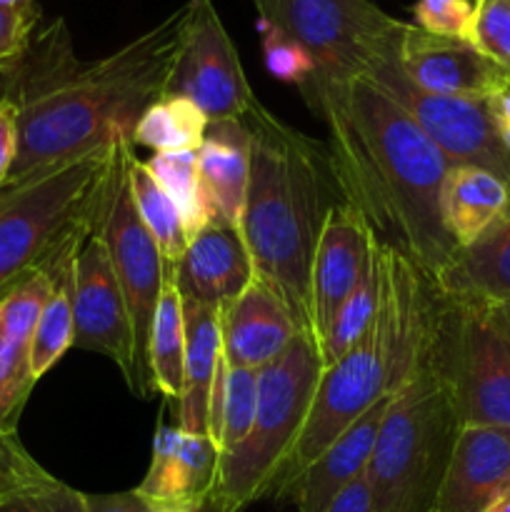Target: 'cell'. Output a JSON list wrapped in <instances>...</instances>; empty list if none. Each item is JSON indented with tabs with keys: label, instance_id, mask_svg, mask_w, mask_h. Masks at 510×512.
I'll use <instances>...</instances> for the list:
<instances>
[{
	"label": "cell",
	"instance_id": "cell-8",
	"mask_svg": "<svg viewBox=\"0 0 510 512\" xmlns=\"http://www.w3.org/2000/svg\"><path fill=\"white\" fill-rule=\"evenodd\" d=\"M433 358L460 423L510 428V348L485 305L435 293Z\"/></svg>",
	"mask_w": 510,
	"mask_h": 512
},
{
	"label": "cell",
	"instance_id": "cell-5",
	"mask_svg": "<svg viewBox=\"0 0 510 512\" xmlns=\"http://www.w3.org/2000/svg\"><path fill=\"white\" fill-rule=\"evenodd\" d=\"M128 135L0 188V293L78 255L98 233Z\"/></svg>",
	"mask_w": 510,
	"mask_h": 512
},
{
	"label": "cell",
	"instance_id": "cell-40",
	"mask_svg": "<svg viewBox=\"0 0 510 512\" xmlns=\"http://www.w3.org/2000/svg\"><path fill=\"white\" fill-rule=\"evenodd\" d=\"M88 512H153L138 495L110 493V495H88Z\"/></svg>",
	"mask_w": 510,
	"mask_h": 512
},
{
	"label": "cell",
	"instance_id": "cell-42",
	"mask_svg": "<svg viewBox=\"0 0 510 512\" xmlns=\"http://www.w3.org/2000/svg\"><path fill=\"white\" fill-rule=\"evenodd\" d=\"M485 310H488L490 323L495 325V330L503 335V340L508 343V348H510V303L485 305Z\"/></svg>",
	"mask_w": 510,
	"mask_h": 512
},
{
	"label": "cell",
	"instance_id": "cell-19",
	"mask_svg": "<svg viewBox=\"0 0 510 512\" xmlns=\"http://www.w3.org/2000/svg\"><path fill=\"white\" fill-rule=\"evenodd\" d=\"M170 270L180 298L215 308L238 298L255 280L243 233L238 225L218 218L190 238L183 258L170 265Z\"/></svg>",
	"mask_w": 510,
	"mask_h": 512
},
{
	"label": "cell",
	"instance_id": "cell-4",
	"mask_svg": "<svg viewBox=\"0 0 510 512\" xmlns=\"http://www.w3.org/2000/svg\"><path fill=\"white\" fill-rule=\"evenodd\" d=\"M380 300L363 338L323 368L303 430L275 478L288 488L375 403L395 395L423 360L433 335L435 290L410 260L378 243Z\"/></svg>",
	"mask_w": 510,
	"mask_h": 512
},
{
	"label": "cell",
	"instance_id": "cell-18",
	"mask_svg": "<svg viewBox=\"0 0 510 512\" xmlns=\"http://www.w3.org/2000/svg\"><path fill=\"white\" fill-rule=\"evenodd\" d=\"M510 495V428L463 425L435 512H490Z\"/></svg>",
	"mask_w": 510,
	"mask_h": 512
},
{
	"label": "cell",
	"instance_id": "cell-31",
	"mask_svg": "<svg viewBox=\"0 0 510 512\" xmlns=\"http://www.w3.org/2000/svg\"><path fill=\"white\" fill-rule=\"evenodd\" d=\"M155 183L165 190L175 208L183 215L188 238L198 235L213 220L208 198L198 173V150H178V153H153L143 160Z\"/></svg>",
	"mask_w": 510,
	"mask_h": 512
},
{
	"label": "cell",
	"instance_id": "cell-41",
	"mask_svg": "<svg viewBox=\"0 0 510 512\" xmlns=\"http://www.w3.org/2000/svg\"><path fill=\"white\" fill-rule=\"evenodd\" d=\"M325 512H373V503H370V488L368 480L358 478L355 483H350L338 498L330 503V508Z\"/></svg>",
	"mask_w": 510,
	"mask_h": 512
},
{
	"label": "cell",
	"instance_id": "cell-27",
	"mask_svg": "<svg viewBox=\"0 0 510 512\" xmlns=\"http://www.w3.org/2000/svg\"><path fill=\"white\" fill-rule=\"evenodd\" d=\"M78 255L60 260L53 270V288L43 305L33 340H30V370L33 378H45V373L60 363L65 353L73 348L75 320H73V265Z\"/></svg>",
	"mask_w": 510,
	"mask_h": 512
},
{
	"label": "cell",
	"instance_id": "cell-36",
	"mask_svg": "<svg viewBox=\"0 0 510 512\" xmlns=\"http://www.w3.org/2000/svg\"><path fill=\"white\" fill-rule=\"evenodd\" d=\"M263 58L265 68L273 78L283 83H293L298 88L308 85L315 75V63L298 43L275 30L263 28Z\"/></svg>",
	"mask_w": 510,
	"mask_h": 512
},
{
	"label": "cell",
	"instance_id": "cell-35",
	"mask_svg": "<svg viewBox=\"0 0 510 512\" xmlns=\"http://www.w3.org/2000/svg\"><path fill=\"white\" fill-rule=\"evenodd\" d=\"M40 23L38 3L0 5V75L18 65Z\"/></svg>",
	"mask_w": 510,
	"mask_h": 512
},
{
	"label": "cell",
	"instance_id": "cell-23",
	"mask_svg": "<svg viewBox=\"0 0 510 512\" xmlns=\"http://www.w3.org/2000/svg\"><path fill=\"white\" fill-rule=\"evenodd\" d=\"M185 360L183 393L178 405V428L185 433L210 438V400L218 378L220 353V308L183 300Z\"/></svg>",
	"mask_w": 510,
	"mask_h": 512
},
{
	"label": "cell",
	"instance_id": "cell-22",
	"mask_svg": "<svg viewBox=\"0 0 510 512\" xmlns=\"http://www.w3.org/2000/svg\"><path fill=\"white\" fill-rule=\"evenodd\" d=\"M430 285L438 295L460 303H510V203L483 235L455 248Z\"/></svg>",
	"mask_w": 510,
	"mask_h": 512
},
{
	"label": "cell",
	"instance_id": "cell-1",
	"mask_svg": "<svg viewBox=\"0 0 510 512\" xmlns=\"http://www.w3.org/2000/svg\"><path fill=\"white\" fill-rule=\"evenodd\" d=\"M193 0L98 60H80L63 18L35 30L15 68L0 75V100L18 113V158L8 180L133 135L163 98L183 48Z\"/></svg>",
	"mask_w": 510,
	"mask_h": 512
},
{
	"label": "cell",
	"instance_id": "cell-25",
	"mask_svg": "<svg viewBox=\"0 0 510 512\" xmlns=\"http://www.w3.org/2000/svg\"><path fill=\"white\" fill-rule=\"evenodd\" d=\"M510 203V185L475 165H453L440 193L445 230L458 248L483 235Z\"/></svg>",
	"mask_w": 510,
	"mask_h": 512
},
{
	"label": "cell",
	"instance_id": "cell-29",
	"mask_svg": "<svg viewBox=\"0 0 510 512\" xmlns=\"http://www.w3.org/2000/svg\"><path fill=\"white\" fill-rule=\"evenodd\" d=\"M260 370L230 368L220 363L210 400V440L218 445L220 455L233 450L248 435L258 405Z\"/></svg>",
	"mask_w": 510,
	"mask_h": 512
},
{
	"label": "cell",
	"instance_id": "cell-28",
	"mask_svg": "<svg viewBox=\"0 0 510 512\" xmlns=\"http://www.w3.org/2000/svg\"><path fill=\"white\" fill-rule=\"evenodd\" d=\"M208 130V118L203 110L180 95H163L145 108L135 123L130 143L143 145L155 153H178V150H198Z\"/></svg>",
	"mask_w": 510,
	"mask_h": 512
},
{
	"label": "cell",
	"instance_id": "cell-43",
	"mask_svg": "<svg viewBox=\"0 0 510 512\" xmlns=\"http://www.w3.org/2000/svg\"><path fill=\"white\" fill-rule=\"evenodd\" d=\"M490 512H510V495L505 500H500V503L495 505V508L490 510Z\"/></svg>",
	"mask_w": 510,
	"mask_h": 512
},
{
	"label": "cell",
	"instance_id": "cell-37",
	"mask_svg": "<svg viewBox=\"0 0 510 512\" xmlns=\"http://www.w3.org/2000/svg\"><path fill=\"white\" fill-rule=\"evenodd\" d=\"M413 18V25H418L425 33L468 40L473 3L470 0H415Z\"/></svg>",
	"mask_w": 510,
	"mask_h": 512
},
{
	"label": "cell",
	"instance_id": "cell-45",
	"mask_svg": "<svg viewBox=\"0 0 510 512\" xmlns=\"http://www.w3.org/2000/svg\"><path fill=\"white\" fill-rule=\"evenodd\" d=\"M203 512H208V510H203Z\"/></svg>",
	"mask_w": 510,
	"mask_h": 512
},
{
	"label": "cell",
	"instance_id": "cell-13",
	"mask_svg": "<svg viewBox=\"0 0 510 512\" xmlns=\"http://www.w3.org/2000/svg\"><path fill=\"white\" fill-rule=\"evenodd\" d=\"M73 345L113 360L128 388L135 383V340L128 303L118 283L108 248L98 233L90 235L73 265Z\"/></svg>",
	"mask_w": 510,
	"mask_h": 512
},
{
	"label": "cell",
	"instance_id": "cell-34",
	"mask_svg": "<svg viewBox=\"0 0 510 512\" xmlns=\"http://www.w3.org/2000/svg\"><path fill=\"white\" fill-rule=\"evenodd\" d=\"M48 478L50 473L25 450L18 433H0V510L15 495Z\"/></svg>",
	"mask_w": 510,
	"mask_h": 512
},
{
	"label": "cell",
	"instance_id": "cell-9",
	"mask_svg": "<svg viewBox=\"0 0 510 512\" xmlns=\"http://www.w3.org/2000/svg\"><path fill=\"white\" fill-rule=\"evenodd\" d=\"M260 28L298 43L313 58V80L360 78L403 30L370 0H253Z\"/></svg>",
	"mask_w": 510,
	"mask_h": 512
},
{
	"label": "cell",
	"instance_id": "cell-16",
	"mask_svg": "<svg viewBox=\"0 0 510 512\" xmlns=\"http://www.w3.org/2000/svg\"><path fill=\"white\" fill-rule=\"evenodd\" d=\"M373 245L375 238L365 220L340 200L325 218L310 273V318L318 348L368 268Z\"/></svg>",
	"mask_w": 510,
	"mask_h": 512
},
{
	"label": "cell",
	"instance_id": "cell-21",
	"mask_svg": "<svg viewBox=\"0 0 510 512\" xmlns=\"http://www.w3.org/2000/svg\"><path fill=\"white\" fill-rule=\"evenodd\" d=\"M395 395L375 403L368 413L360 415L333 445L318 455L293 483L275 495V500H290L300 512H325L335 498L363 478L368 460L378 440L380 423Z\"/></svg>",
	"mask_w": 510,
	"mask_h": 512
},
{
	"label": "cell",
	"instance_id": "cell-6",
	"mask_svg": "<svg viewBox=\"0 0 510 512\" xmlns=\"http://www.w3.org/2000/svg\"><path fill=\"white\" fill-rule=\"evenodd\" d=\"M460 415L433 358V335L408 383L395 393L365 468L373 512H435Z\"/></svg>",
	"mask_w": 510,
	"mask_h": 512
},
{
	"label": "cell",
	"instance_id": "cell-11",
	"mask_svg": "<svg viewBox=\"0 0 510 512\" xmlns=\"http://www.w3.org/2000/svg\"><path fill=\"white\" fill-rule=\"evenodd\" d=\"M135 158L133 143L125 140L120 150L118 170H115L113 190H110L108 208H105L103 223L98 235L108 248L110 263H113L118 283L123 288L125 303H128L130 325H133L135 340V383L130 393L135 398H148L150 390V368H148V345L150 328H153L155 310H158L160 293L165 283V260L155 245L153 235L140 220L135 208L133 193H130V160Z\"/></svg>",
	"mask_w": 510,
	"mask_h": 512
},
{
	"label": "cell",
	"instance_id": "cell-17",
	"mask_svg": "<svg viewBox=\"0 0 510 512\" xmlns=\"http://www.w3.org/2000/svg\"><path fill=\"white\" fill-rule=\"evenodd\" d=\"M53 270H43L0 293V433H18V420L33 393L30 340L53 288Z\"/></svg>",
	"mask_w": 510,
	"mask_h": 512
},
{
	"label": "cell",
	"instance_id": "cell-7",
	"mask_svg": "<svg viewBox=\"0 0 510 512\" xmlns=\"http://www.w3.org/2000/svg\"><path fill=\"white\" fill-rule=\"evenodd\" d=\"M323 373L315 338L298 333L290 348L260 368L258 405L248 435L220 455L218 483L208 512H243L273 493L275 478L303 430Z\"/></svg>",
	"mask_w": 510,
	"mask_h": 512
},
{
	"label": "cell",
	"instance_id": "cell-2",
	"mask_svg": "<svg viewBox=\"0 0 510 512\" xmlns=\"http://www.w3.org/2000/svg\"><path fill=\"white\" fill-rule=\"evenodd\" d=\"M300 93L328 128L325 148L340 200L380 245L433 283L458 248L440 213L453 165L373 80H310Z\"/></svg>",
	"mask_w": 510,
	"mask_h": 512
},
{
	"label": "cell",
	"instance_id": "cell-12",
	"mask_svg": "<svg viewBox=\"0 0 510 512\" xmlns=\"http://www.w3.org/2000/svg\"><path fill=\"white\" fill-rule=\"evenodd\" d=\"M165 95L193 100L208 123L243 120L258 105L213 0H193L183 48L170 70Z\"/></svg>",
	"mask_w": 510,
	"mask_h": 512
},
{
	"label": "cell",
	"instance_id": "cell-15",
	"mask_svg": "<svg viewBox=\"0 0 510 512\" xmlns=\"http://www.w3.org/2000/svg\"><path fill=\"white\" fill-rule=\"evenodd\" d=\"M398 60L410 80L428 93L490 100L510 88V73L485 58L468 40L440 38L405 23Z\"/></svg>",
	"mask_w": 510,
	"mask_h": 512
},
{
	"label": "cell",
	"instance_id": "cell-44",
	"mask_svg": "<svg viewBox=\"0 0 510 512\" xmlns=\"http://www.w3.org/2000/svg\"><path fill=\"white\" fill-rule=\"evenodd\" d=\"M35 0H0V5H30Z\"/></svg>",
	"mask_w": 510,
	"mask_h": 512
},
{
	"label": "cell",
	"instance_id": "cell-38",
	"mask_svg": "<svg viewBox=\"0 0 510 512\" xmlns=\"http://www.w3.org/2000/svg\"><path fill=\"white\" fill-rule=\"evenodd\" d=\"M0 512H88V495L50 475L43 483L15 495Z\"/></svg>",
	"mask_w": 510,
	"mask_h": 512
},
{
	"label": "cell",
	"instance_id": "cell-20",
	"mask_svg": "<svg viewBox=\"0 0 510 512\" xmlns=\"http://www.w3.org/2000/svg\"><path fill=\"white\" fill-rule=\"evenodd\" d=\"M298 333L283 300L260 280L220 305V353L230 368H265L290 348Z\"/></svg>",
	"mask_w": 510,
	"mask_h": 512
},
{
	"label": "cell",
	"instance_id": "cell-32",
	"mask_svg": "<svg viewBox=\"0 0 510 512\" xmlns=\"http://www.w3.org/2000/svg\"><path fill=\"white\" fill-rule=\"evenodd\" d=\"M378 300H380V265H378V240H375L368 268H365V273L360 275L358 285H355L350 298L343 303V308L338 310L328 335H325L323 343H320L323 368H328V365H333L335 360L343 358V355L348 353L360 338H363L368 325L373 323V315L375 310H378Z\"/></svg>",
	"mask_w": 510,
	"mask_h": 512
},
{
	"label": "cell",
	"instance_id": "cell-10",
	"mask_svg": "<svg viewBox=\"0 0 510 512\" xmlns=\"http://www.w3.org/2000/svg\"><path fill=\"white\" fill-rule=\"evenodd\" d=\"M398 40L400 35L375 55L360 78L383 88L438 145L450 165H475L510 185V155L500 140L490 100L453 98L418 88L400 68Z\"/></svg>",
	"mask_w": 510,
	"mask_h": 512
},
{
	"label": "cell",
	"instance_id": "cell-14",
	"mask_svg": "<svg viewBox=\"0 0 510 512\" xmlns=\"http://www.w3.org/2000/svg\"><path fill=\"white\" fill-rule=\"evenodd\" d=\"M220 450L208 435L158 425L143 483L133 490L153 512H203L215 493Z\"/></svg>",
	"mask_w": 510,
	"mask_h": 512
},
{
	"label": "cell",
	"instance_id": "cell-30",
	"mask_svg": "<svg viewBox=\"0 0 510 512\" xmlns=\"http://www.w3.org/2000/svg\"><path fill=\"white\" fill-rule=\"evenodd\" d=\"M130 193H133L135 208H138L140 220L153 235L165 265H175L183 258L190 238L185 233L183 215L175 208L173 200L165 195V190L155 183L153 175L148 173L143 160H130Z\"/></svg>",
	"mask_w": 510,
	"mask_h": 512
},
{
	"label": "cell",
	"instance_id": "cell-26",
	"mask_svg": "<svg viewBox=\"0 0 510 512\" xmlns=\"http://www.w3.org/2000/svg\"><path fill=\"white\" fill-rule=\"evenodd\" d=\"M183 360H185V325L183 298L173 283V270L165 268L163 293L150 328L148 368L150 390L163 395L165 403L178 415L180 393H183Z\"/></svg>",
	"mask_w": 510,
	"mask_h": 512
},
{
	"label": "cell",
	"instance_id": "cell-24",
	"mask_svg": "<svg viewBox=\"0 0 510 512\" xmlns=\"http://www.w3.org/2000/svg\"><path fill=\"white\" fill-rule=\"evenodd\" d=\"M198 173L213 218L240 228L250 173V135L243 120L208 123L198 148Z\"/></svg>",
	"mask_w": 510,
	"mask_h": 512
},
{
	"label": "cell",
	"instance_id": "cell-3",
	"mask_svg": "<svg viewBox=\"0 0 510 512\" xmlns=\"http://www.w3.org/2000/svg\"><path fill=\"white\" fill-rule=\"evenodd\" d=\"M243 123L250 135V173L240 233L255 280L268 285L300 333L313 338L310 273L325 218L340 203L328 148L260 103Z\"/></svg>",
	"mask_w": 510,
	"mask_h": 512
},
{
	"label": "cell",
	"instance_id": "cell-33",
	"mask_svg": "<svg viewBox=\"0 0 510 512\" xmlns=\"http://www.w3.org/2000/svg\"><path fill=\"white\" fill-rule=\"evenodd\" d=\"M468 43L510 73V0H475Z\"/></svg>",
	"mask_w": 510,
	"mask_h": 512
},
{
	"label": "cell",
	"instance_id": "cell-39",
	"mask_svg": "<svg viewBox=\"0 0 510 512\" xmlns=\"http://www.w3.org/2000/svg\"><path fill=\"white\" fill-rule=\"evenodd\" d=\"M18 158V113L8 100H0V188L8 183Z\"/></svg>",
	"mask_w": 510,
	"mask_h": 512
}]
</instances>
